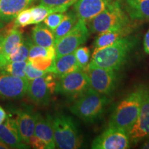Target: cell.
Returning <instances> with one entry per match:
<instances>
[{
    "label": "cell",
    "mask_w": 149,
    "mask_h": 149,
    "mask_svg": "<svg viewBox=\"0 0 149 149\" xmlns=\"http://www.w3.org/2000/svg\"><path fill=\"white\" fill-rule=\"evenodd\" d=\"M16 122L19 133L24 143L29 145L31 137L35 133L36 113L31 108H25L17 111Z\"/></svg>",
    "instance_id": "obj_15"
},
{
    "label": "cell",
    "mask_w": 149,
    "mask_h": 149,
    "mask_svg": "<svg viewBox=\"0 0 149 149\" xmlns=\"http://www.w3.org/2000/svg\"><path fill=\"white\" fill-rule=\"evenodd\" d=\"M29 81L26 78L15 77L0 72V99L19 100L26 95Z\"/></svg>",
    "instance_id": "obj_11"
},
{
    "label": "cell",
    "mask_w": 149,
    "mask_h": 149,
    "mask_svg": "<svg viewBox=\"0 0 149 149\" xmlns=\"http://www.w3.org/2000/svg\"><path fill=\"white\" fill-rule=\"evenodd\" d=\"M24 38L19 28L13 26L6 33L0 52V69L7 64L9 55L23 42Z\"/></svg>",
    "instance_id": "obj_17"
},
{
    "label": "cell",
    "mask_w": 149,
    "mask_h": 149,
    "mask_svg": "<svg viewBox=\"0 0 149 149\" xmlns=\"http://www.w3.org/2000/svg\"><path fill=\"white\" fill-rule=\"evenodd\" d=\"M33 43L32 40L29 37H24L23 42L9 55L7 64L13 61H27L29 59L30 48Z\"/></svg>",
    "instance_id": "obj_24"
},
{
    "label": "cell",
    "mask_w": 149,
    "mask_h": 149,
    "mask_svg": "<svg viewBox=\"0 0 149 149\" xmlns=\"http://www.w3.org/2000/svg\"><path fill=\"white\" fill-rule=\"evenodd\" d=\"M34 135L45 144L46 149L56 148L51 117L49 115L44 117L40 113H36Z\"/></svg>",
    "instance_id": "obj_16"
},
{
    "label": "cell",
    "mask_w": 149,
    "mask_h": 149,
    "mask_svg": "<svg viewBox=\"0 0 149 149\" xmlns=\"http://www.w3.org/2000/svg\"><path fill=\"white\" fill-rule=\"evenodd\" d=\"M64 17L65 14L64 13H53L46 17L43 22L48 29L54 32V31L64 19Z\"/></svg>",
    "instance_id": "obj_31"
},
{
    "label": "cell",
    "mask_w": 149,
    "mask_h": 149,
    "mask_svg": "<svg viewBox=\"0 0 149 149\" xmlns=\"http://www.w3.org/2000/svg\"><path fill=\"white\" fill-rule=\"evenodd\" d=\"M48 72V71H46V70H41L34 68L32 66V64H31V63L28 60L25 72L26 77V79L29 81H31V80L36 79V78L42 77V76L44 75Z\"/></svg>",
    "instance_id": "obj_33"
},
{
    "label": "cell",
    "mask_w": 149,
    "mask_h": 149,
    "mask_svg": "<svg viewBox=\"0 0 149 149\" xmlns=\"http://www.w3.org/2000/svg\"><path fill=\"white\" fill-rule=\"evenodd\" d=\"M6 34H1L0 35V52H1V46H2V44L3 42V40H4L5 37H6Z\"/></svg>",
    "instance_id": "obj_38"
},
{
    "label": "cell",
    "mask_w": 149,
    "mask_h": 149,
    "mask_svg": "<svg viewBox=\"0 0 149 149\" xmlns=\"http://www.w3.org/2000/svg\"><path fill=\"white\" fill-rule=\"evenodd\" d=\"M37 57H46L52 59L56 58L55 47L46 48L32 44L29 51V59L37 58Z\"/></svg>",
    "instance_id": "obj_26"
},
{
    "label": "cell",
    "mask_w": 149,
    "mask_h": 149,
    "mask_svg": "<svg viewBox=\"0 0 149 149\" xmlns=\"http://www.w3.org/2000/svg\"><path fill=\"white\" fill-rule=\"evenodd\" d=\"M29 145L33 147V148L37 149H46L45 144L41 140L40 138L37 137L36 135H33L31 137L29 141Z\"/></svg>",
    "instance_id": "obj_34"
},
{
    "label": "cell",
    "mask_w": 149,
    "mask_h": 149,
    "mask_svg": "<svg viewBox=\"0 0 149 149\" xmlns=\"http://www.w3.org/2000/svg\"><path fill=\"white\" fill-rule=\"evenodd\" d=\"M27 61H13L8 63L0 69L1 73L9 74L15 77L26 78V67L27 65Z\"/></svg>",
    "instance_id": "obj_25"
},
{
    "label": "cell",
    "mask_w": 149,
    "mask_h": 149,
    "mask_svg": "<svg viewBox=\"0 0 149 149\" xmlns=\"http://www.w3.org/2000/svg\"><path fill=\"white\" fill-rule=\"evenodd\" d=\"M136 40L125 36L107 47L95 49L88 65L104 69L118 70L135 46Z\"/></svg>",
    "instance_id": "obj_1"
},
{
    "label": "cell",
    "mask_w": 149,
    "mask_h": 149,
    "mask_svg": "<svg viewBox=\"0 0 149 149\" xmlns=\"http://www.w3.org/2000/svg\"><path fill=\"white\" fill-rule=\"evenodd\" d=\"M89 37L86 22L79 19L75 26L55 45L56 58L72 53L81 44H84Z\"/></svg>",
    "instance_id": "obj_8"
},
{
    "label": "cell",
    "mask_w": 149,
    "mask_h": 149,
    "mask_svg": "<svg viewBox=\"0 0 149 149\" xmlns=\"http://www.w3.org/2000/svg\"><path fill=\"white\" fill-rule=\"evenodd\" d=\"M10 148L9 146H7L6 144H5L4 143H3L2 141H0V149H8Z\"/></svg>",
    "instance_id": "obj_39"
},
{
    "label": "cell",
    "mask_w": 149,
    "mask_h": 149,
    "mask_svg": "<svg viewBox=\"0 0 149 149\" xmlns=\"http://www.w3.org/2000/svg\"><path fill=\"white\" fill-rule=\"evenodd\" d=\"M141 148L144 149H149V137H147L146 141L143 143V144L141 146Z\"/></svg>",
    "instance_id": "obj_37"
},
{
    "label": "cell",
    "mask_w": 149,
    "mask_h": 149,
    "mask_svg": "<svg viewBox=\"0 0 149 149\" xmlns=\"http://www.w3.org/2000/svg\"><path fill=\"white\" fill-rule=\"evenodd\" d=\"M51 117L56 148L77 149L80 148L82 138L71 117L62 114Z\"/></svg>",
    "instance_id": "obj_5"
},
{
    "label": "cell",
    "mask_w": 149,
    "mask_h": 149,
    "mask_svg": "<svg viewBox=\"0 0 149 149\" xmlns=\"http://www.w3.org/2000/svg\"><path fill=\"white\" fill-rule=\"evenodd\" d=\"M33 24V19L31 8H26L20 12L15 19L13 26L24 28Z\"/></svg>",
    "instance_id": "obj_30"
},
{
    "label": "cell",
    "mask_w": 149,
    "mask_h": 149,
    "mask_svg": "<svg viewBox=\"0 0 149 149\" xmlns=\"http://www.w3.org/2000/svg\"><path fill=\"white\" fill-rule=\"evenodd\" d=\"M124 8L130 19L149 20V0H124Z\"/></svg>",
    "instance_id": "obj_20"
},
{
    "label": "cell",
    "mask_w": 149,
    "mask_h": 149,
    "mask_svg": "<svg viewBox=\"0 0 149 149\" xmlns=\"http://www.w3.org/2000/svg\"><path fill=\"white\" fill-rule=\"evenodd\" d=\"M0 141L10 148H27L28 145L23 142L19 133L16 120L9 114L5 122L0 124Z\"/></svg>",
    "instance_id": "obj_14"
},
{
    "label": "cell",
    "mask_w": 149,
    "mask_h": 149,
    "mask_svg": "<svg viewBox=\"0 0 149 149\" xmlns=\"http://www.w3.org/2000/svg\"><path fill=\"white\" fill-rule=\"evenodd\" d=\"M32 13L33 24H38L45 19L46 17L53 13H60L59 10L56 8H49L46 6L41 5L31 8Z\"/></svg>",
    "instance_id": "obj_27"
},
{
    "label": "cell",
    "mask_w": 149,
    "mask_h": 149,
    "mask_svg": "<svg viewBox=\"0 0 149 149\" xmlns=\"http://www.w3.org/2000/svg\"><path fill=\"white\" fill-rule=\"evenodd\" d=\"M88 23L91 32L95 34L130 29V17L120 0L113 1Z\"/></svg>",
    "instance_id": "obj_2"
},
{
    "label": "cell",
    "mask_w": 149,
    "mask_h": 149,
    "mask_svg": "<svg viewBox=\"0 0 149 149\" xmlns=\"http://www.w3.org/2000/svg\"><path fill=\"white\" fill-rule=\"evenodd\" d=\"M128 135L134 144L149 137V90H145L139 115Z\"/></svg>",
    "instance_id": "obj_12"
},
{
    "label": "cell",
    "mask_w": 149,
    "mask_h": 149,
    "mask_svg": "<svg viewBox=\"0 0 149 149\" xmlns=\"http://www.w3.org/2000/svg\"><path fill=\"white\" fill-rule=\"evenodd\" d=\"M115 0H77L74 4V11L79 19L88 22L105 10Z\"/></svg>",
    "instance_id": "obj_13"
},
{
    "label": "cell",
    "mask_w": 149,
    "mask_h": 149,
    "mask_svg": "<svg viewBox=\"0 0 149 149\" xmlns=\"http://www.w3.org/2000/svg\"><path fill=\"white\" fill-rule=\"evenodd\" d=\"M88 74L90 88L103 95H109L114 90L117 81L115 70L88 65L85 70Z\"/></svg>",
    "instance_id": "obj_9"
},
{
    "label": "cell",
    "mask_w": 149,
    "mask_h": 149,
    "mask_svg": "<svg viewBox=\"0 0 149 149\" xmlns=\"http://www.w3.org/2000/svg\"><path fill=\"white\" fill-rule=\"evenodd\" d=\"M127 132L122 128L109 126L107 129L94 139L91 148L94 149H126L130 147Z\"/></svg>",
    "instance_id": "obj_10"
},
{
    "label": "cell",
    "mask_w": 149,
    "mask_h": 149,
    "mask_svg": "<svg viewBox=\"0 0 149 149\" xmlns=\"http://www.w3.org/2000/svg\"><path fill=\"white\" fill-rule=\"evenodd\" d=\"M78 70L82 69L78 64L74 52L55 58L49 68V72L55 73L58 77Z\"/></svg>",
    "instance_id": "obj_19"
},
{
    "label": "cell",
    "mask_w": 149,
    "mask_h": 149,
    "mask_svg": "<svg viewBox=\"0 0 149 149\" xmlns=\"http://www.w3.org/2000/svg\"><path fill=\"white\" fill-rule=\"evenodd\" d=\"M77 0H40L41 5L56 8L60 13H65Z\"/></svg>",
    "instance_id": "obj_28"
},
{
    "label": "cell",
    "mask_w": 149,
    "mask_h": 149,
    "mask_svg": "<svg viewBox=\"0 0 149 149\" xmlns=\"http://www.w3.org/2000/svg\"><path fill=\"white\" fill-rule=\"evenodd\" d=\"M130 32V29L120 30V31H109L98 34L95 40V49H100L111 46L120 40L122 37L127 35Z\"/></svg>",
    "instance_id": "obj_22"
},
{
    "label": "cell",
    "mask_w": 149,
    "mask_h": 149,
    "mask_svg": "<svg viewBox=\"0 0 149 149\" xmlns=\"http://www.w3.org/2000/svg\"><path fill=\"white\" fill-rule=\"evenodd\" d=\"M31 39L36 45L49 48L55 47V39L53 31L49 29L45 24H36L32 29Z\"/></svg>",
    "instance_id": "obj_21"
},
{
    "label": "cell",
    "mask_w": 149,
    "mask_h": 149,
    "mask_svg": "<svg viewBox=\"0 0 149 149\" xmlns=\"http://www.w3.org/2000/svg\"><path fill=\"white\" fill-rule=\"evenodd\" d=\"M3 27H4V22L0 20V30L2 29Z\"/></svg>",
    "instance_id": "obj_40"
},
{
    "label": "cell",
    "mask_w": 149,
    "mask_h": 149,
    "mask_svg": "<svg viewBox=\"0 0 149 149\" xmlns=\"http://www.w3.org/2000/svg\"><path fill=\"white\" fill-rule=\"evenodd\" d=\"M144 51L147 54H149V30L146 33L144 40Z\"/></svg>",
    "instance_id": "obj_35"
},
{
    "label": "cell",
    "mask_w": 149,
    "mask_h": 149,
    "mask_svg": "<svg viewBox=\"0 0 149 149\" xmlns=\"http://www.w3.org/2000/svg\"><path fill=\"white\" fill-rule=\"evenodd\" d=\"M90 88L88 74L78 70L58 78L55 92L70 98L77 99Z\"/></svg>",
    "instance_id": "obj_6"
},
{
    "label": "cell",
    "mask_w": 149,
    "mask_h": 149,
    "mask_svg": "<svg viewBox=\"0 0 149 149\" xmlns=\"http://www.w3.org/2000/svg\"><path fill=\"white\" fill-rule=\"evenodd\" d=\"M7 117V114L6 113L5 110L3 109V108L0 105V124H3L5 122L6 119Z\"/></svg>",
    "instance_id": "obj_36"
},
{
    "label": "cell",
    "mask_w": 149,
    "mask_h": 149,
    "mask_svg": "<svg viewBox=\"0 0 149 149\" xmlns=\"http://www.w3.org/2000/svg\"><path fill=\"white\" fill-rule=\"evenodd\" d=\"M35 0H0V20L8 23Z\"/></svg>",
    "instance_id": "obj_18"
},
{
    "label": "cell",
    "mask_w": 149,
    "mask_h": 149,
    "mask_svg": "<svg viewBox=\"0 0 149 149\" xmlns=\"http://www.w3.org/2000/svg\"><path fill=\"white\" fill-rule=\"evenodd\" d=\"M57 77L53 72H48L42 77L29 81L26 94L30 100L37 105H48L55 92Z\"/></svg>",
    "instance_id": "obj_7"
},
{
    "label": "cell",
    "mask_w": 149,
    "mask_h": 149,
    "mask_svg": "<svg viewBox=\"0 0 149 149\" xmlns=\"http://www.w3.org/2000/svg\"><path fill=\"white\" fill-rule=\"evenodd\" d=\"M145 90L138 88L123 99L112 113L109 126L122 128L128 133L139 115Z\"/></svg>",
    "instance_id": "obj_3"
},
{
    "label": "cell",
    "mask_w": 149,
    "mask_h": 149,
    "mask_svg": "<svg viewBox=\"0 0 149 149\" xmlns=\"http://www.w3.org/2000/svg\"><path fill=\"white\" fill-rule=\"evenodd\" d=\"M79 20L77 15L74 11H70L68 13L65 14V17L60 24L54 31V35H55V44L58 41L62 38L64 35H66L69 31L73 28L77 22Z\"/></svg>",
    "instance_id": "obj_23"
},
{
    "label": "cell",
    "mask_w": 149,
    "mask_h": 149,
    "mask_svg": "<svg viewBox=\"0 0 149 149\" xmlns=\"http://www.w3.org/2000/svg\"><path fill=\"white\" fill-rule=\"evenodd\" d=\"M34 68L41 70H46L49 72V68L53 64L54 59L46 57H37L28 59Z\"/></svg>",
    "instance_id": "obj_32"
},
{
    "label": "cell",
    "mask_w": 149,
    "mask_h": 149,
    "mask_svg": "<svg viewBox=\"0 0 149 149\" xmlns=\"http://www.w3.org/2000/svg\"><path fill=\"white\" fill-rule=\"evenodd\" d=\"M76 59L80 68L84 70H86L90 60V50L86 46H79L74 51Z\"/></svg>",
    "instance_id": "obj_29"
},
{
    "label": "cell",
    "mask_w": 149,
    "mask_h": 149,
    "mask_svg": "<svg viewBox=\"0 0 149 149\" xmlns=\"http://www.w3.org/2000/svg\"><path fill=\"white\" fill-rule=\"evenodd\" d=\"M109 102L110 99L107 95H100L89 88L77 98L70 111L84 122L93 123L102 116Z\"/></svg>",
    "instance_id": "obj_4"
}]
</instances>
